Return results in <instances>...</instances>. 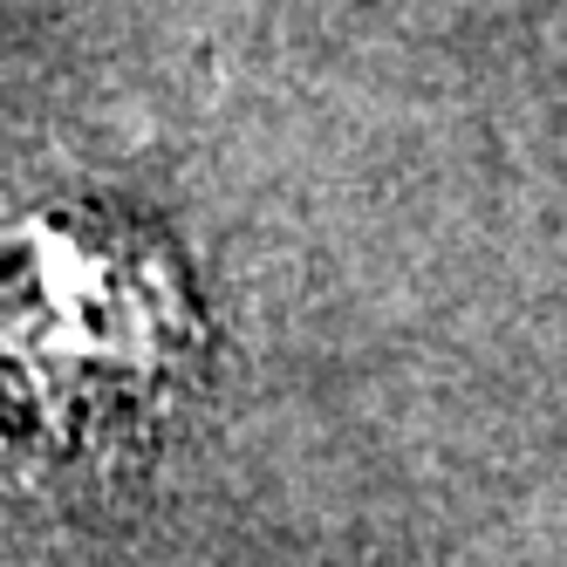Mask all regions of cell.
<instances>
[{"label": "cell", "mask_w": 567, "mask_h": 567, "mask_svg": "<svg viewBox=\"0 0 567 567\" xmlns=\"http://www.w3.org/2000/svg\"><path fill=\"white\" fill-rule=\"evenodd\" d=\"M178 308L116 239L75 219H21L0 233V383L42 424L124 411L172 362Z\"/></svg>", "instance_id": "obj_1"}]
</instances>
